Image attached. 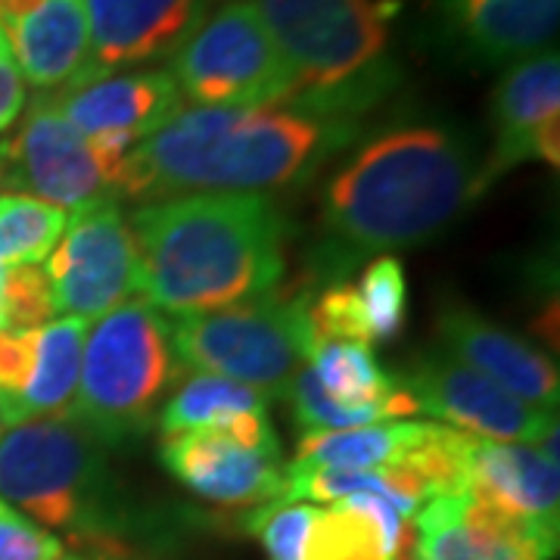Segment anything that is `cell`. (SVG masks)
Returning a JSON list of instances; mask_svg holds the SVG:
<instances>
[{
    "instance_id": "6da1fadb",
    "label": "cell",
    "mask_w": 560,
    "mask_h": 560,
    "mask_svg": "<svg viewBox=\"0 0 560 560\" xmlns=\"http://www.w3.org/2000/svg\"><path fill=\"white\" fill-rule=\"evenodd\" d=\"M131 234L140 300L175 318L265 300L283 278V221L265 194L156 200Z\"/></svg>"
},
{
    "instance_id": "7a4b0ae2",
    "label": "cell",
    "mask_w": 560,
    "mask_h": 560,
    "mask_svg": "<svg viewBox=\"0 0 560 560\" xmlns=\"http://www.w3.org/2000/svg\"><path fill=\"white\" fill-rule=\"evenodd\" d=\"M352 135V121L318 119L287 106H180L128 150L119 194L131 200H168L187 190L261 194L302 178Z\"/></svg>"
},
{
    "instance_id": "3957f363",
    "label": "cell",
    "mask_w": 560,
    "mask_h": 560,
    "mask_svg": "<svg viewBox=\"0 0 560 560\" xmlns=\"http://www.w3.org/2000/svg\"><path fill=\"white\" fill-rule=\"evenodd\" d=\"M482 194L464 135L405 125L364 143L327 187V224L352 256L401 249L440 234Z\"/></svg>"
},
{
    "instance_id": "277c9868",
    "label": "cell",
    "mask_w": 560,
    "mask_h": 560,
    "mask_svg": "<svg viewBox=\"0 0 560 560\" xmlns=\"http://www.w3.org/2000/svg\"><path fill=\"white\" fill-rule=\"evenodd\" d=\"M293 72L287 109L352 121L399 81L389 38L401 0H253Z\"/></svg>"
},
{
    "instance_id": "5b68a950",
    "label": "cell",
    "mask_w": 560,
    "mask_h": 560,
    "mask_svg": "<svg viewBox=\"0 0 560 560\" xmlns=\"http://www.w3.org/2000/svg\"><path fill=\"white\" fill-rule=\"evenodd\" d=\"M103 442L72 411L10 427L0 436V499L94 555L116 541L103 526Z\"/></svg>"
},
{
    "instance_id": "8992f818",
    "label": "cell",
    "mask_w": 560,
    "mask_h": 560,
    "mask_svg": "<svg viewBox=\"0 0 560 560\" xmlns=\"http://www.w3.org/2000/svg\"><path fill=\"white\" fill-rule=\"evenodd\" d=\"M178 374L172 327L147 300H125L88 327L69 411L106 445L140 436Z\"/></svg>"
},
{
    "instance_id": "52a82bcc",
    "label": "cell",
    "mask_w": 560,
    "mask_h": 560,
    "mask_svg": "<svg viewBox=\"0 0 560 560\" xmlns=\"http://www.w3.org/2000/svg\"><path fill=\"white\" fill-rule=\"evenodd\" d=\"M168 327L172 349L187 368L243 383L268 401L287 399L315 349L305 296H265L221 312L180 315Z\"/></svg>"
},
{
    "instance_id": "ba28073f",
    "label": "cell",
    "mask_w": 560,
    "mask_h": 560,
    "mask_svg": "<svg viewBox=\"0 0 560 560\" xmlns=\"http://www.w3.org/2000/svg\"><path fill=\"white\" fill-rule=\"evenodd\" d=\"M172 79L180 97L209 109L287 106L296 94L293 72L253 0H231L206 16L172 57Z\"/></svg>"
},
{
    "instance_id": "9c48e42d",
    "label": "cell",
    "mask_w": 560,
    "mask_h": 560,
    "mask_svg": "<svg viewBox=\"0 0 560 560\" xmlns=\"http://www.w3.org/2000/svg\"><path fill=\"white\" fill-rule=\"evenodd\" d=\"M54 308L66 318H103L138 293V243L116 202L79 209L47 256Z\"/></svg>"
},
{
    "instance_id": "30bf717a",
    "label": "cell",
    "mask_w": 560,
    "mask_h": 560,
    "mask_svg": "<svg viewBox=\"0 0 560 560\" xmlns=\"http://www.w3.org/2000/svg\"><path fill=\"white\" fill-rule=\"evenodd\" d=\"M50 103L81 138L94 143L116 194L128 150L150 138L184 106L168 69L101 72L72 79L50 94Z\"/></svg>"
},
{
    "instance_id": "8fae6325",
    "label": "cell",
    "mask_w": 560,
    "mask_h": 560,
    "mask_svg": "<svg viewBox=\"0 0 560 560\" xmlns=\"http://www.w3.org/2000/svg\"><path fill=\"white\" fill-rule=\"evenodd\" d=\"M0 153V162H7L0 180L57 209L79 212L116 197L101 153L62 119L50 97H38L28 106L20 131L3 143Z\"/></svg>"
},
{
    "instance_id": "7c38bea8",
    "label": "cell",
    "mask_w": 560,
    "mask_h": 560,
    "mask_svg": "<svg viewBox=\"0 0 560 560\" xmlns=\"http://www.w3.org/2000/svg\"><path fill=\"white\" fill-rule=\"evenodd\" d=\"M401 389L415 399L418 411H430L433 418L452 423V430L495 442H545V436L558 427L555 411H541L526 405L499 383L477 374L474 368L458 359L430 355L418 361Z\"/></svg>"
},
{
    "instance_id": "4fadbf2b",
    "label": "cell",
    "mask_w": 560,
    "mask_h": 560,
    "mask_svg": "<svg viewBox=\"0 0 560 560\" xmlns=\"http://www.w3.org/2000/svg\"><path fill=\"white\" fill-rule=\"evenodd\" d=\"M558 526L501 514L470 492L433 495L415 511L411 560H548Z\"/></svg>"
},
{
    "instance_id": "5bb4252c",
    "label": "cell",
    "mask_w": 560,
    "mask_h": 560,
    "mask_svg": "<svg viewBox=\"0 0 560 560\" xmlns=\"http://www.w3.org/2000/svg\"><path fill=\"white\" fill-rule=\"evenodd\" d=\"M495 147L480 165L486 190L504 172L523 162L541 160L551 168L560 162V57L541 50L529 60L514 62L492 94Z\"/></svg>"
},
{
    "instance_id": "9a60e30c",
    "label": "cell",
    "mask_w": 560,
    "mask_h": 560,
    "mask_svg": "<svg viewBox=\"0 0 560 560\" xmlns=\"http://www.w3.org/2000/svg\"><path fill=\"white\" fill-rule=\"evenodd\" d=\"M160 458L175 480L215 504H268L283 492L278 445H246L219 427L162 436Z\"/></svg>"
},
{
    "instance_id": "2e32d148",
    "label": "cell",
    "mask_w": 560,
    "mask_h": 560,
    "mask_svg": "<svg viewBox=\"0 0 560 560\" xmlns=\"http://www.w3.org/2000/svg\"><path fill=\"white\" fill-rule=\"evenodd\" d=\"M91 32V60L75 75H101L125 66L175 57L200 28L212 0H81Z\"/></svg>"
},
{
    "instance_id": "e0dca14e",
    "label": "cell",
    "mask_w": 560,
    "mask_h": 560,
    "mask_svg": "<svg viewBox=\"0 0 560 560\" xmlns=\"http://www.w3.org/2000/svg\"><path fill=\"white\" fill-rule=\"evenodd\" d=\"M442 32L477 66H514L558 38L560 0H440Z\"/></svg>"
},
{
    "instance_id": "ac0fdd59",
    "label": "cell",
    "mask_w": 560,
    "mask_h": 560,
    "mask_svg": "<svg viewBox=\"0 0 560 560\" xmlns=\"http://www.w3.org/2000/svg\"><path fill=\"white\" fill-rule=\"evenodd\" d=\"M440 334L452 359L474 368L477 374L499 383L501 389H508L511 396H517L533 408L541 411L558 408V368L517 334L486 320L464 305L442 308Z\"/></svg>"
},
{
    "instance_id": "d6986e66",
    "label": "cell",
    "mask_w": 560,
    "mask_h": 560,
    "mask_svg": "<svg viewBox=\"0 0 560 560\" xmlns=\"http://www.w3.org/2000/svg\"><path fill=\"white\" fill-rule=\"evenodd\" d=\"M470 495L501 514L558 526V458L521 442L474 436L470 445Z\"/></svg>"
},
{
    "instance_id": "ffe728a7",
    "label": "cell",
    "mask_w": 560,
    "mask_h": 560,
    "mask_svg": "<svg viewBox=\"0 0 560 560\" xmlns=\"http://www.w3.org/2000/svg\"><path fill=\"white\" fill-rule=\"evenodd\" d=\"M405 271L393 256L371 261L359 283H337L308 302V318L318 340L389 342L405 324Z\"/></svg>"
},
{
    "instance_id": "44dd1931",
    "label": "cell",
    "mask_w": 560,
    "mask_h": 560,
    "mask_svg": "<svg viewBox=\"0 0 560 560\" xmlns=\"http://www.w3.org/2000/svg\"><path fill=\"white\" fill-rule=\"evenodd\" d=\"M22 79L47 91L81 75L91 60V32L81 0H40L35 10L0 28Z\"/></svg>"
},
{
    "instance_id": "7402d4cb",
    "label": "cell",
    "mask_w": 560,
    "mask_h": 560,
    "mask_svg": "<svg viewBox=\"0 0 560 560\" xmlns=\"http://www.w3.org/2000/svg\"><path fill=\"white\" fill-rule=\"evenodd\" d=\"M408 551L411 529L399 511L374 495H352L318 511L302 560H396Z\"/></svg>"
},
{
    "instance_id": "603a6c76",
    "label": "cell",
    "mask_w": 560,
    "mask_h": 560,
    "mask_svg": "<svg viewBox=\"0 0 560 560\" xmlns=\"http://www.w3.org/2000/svg\"><path fill=\"white\" fill-rule=\"evenodd\" d=\"M88 327L91 324L84 318H60L35 330V361L28 381L16 399L0 408V420L7 427L69 411V401L79 389Z\"/></svg>"
},
{
    "instance_id": "cb8c5ba5",
    "label": "cell",
    "mask_w": 560,
    "mask_h": 560,
    "mask_svg": "<svg viewBox=\"0 0 560 560\" xmlns=\"http://www.w3.org/2000/svg\"><path fill=\"white\" fill-rule=\"evenodd\" d=\"M308 368L315 371L320 389L346 408L381 411L386 420L418 415L415 399L383 371L371 346L352 340H318Z\"/></svg>"
},
{
    "instance_id": "d4e9b609",
    "label": "cell",
    "mask_w": 560,
    "mask_h": 560,
    "mask_svg": "<svg viewBox=\"0 0 560 560\" xmlns=\"http://www.w3.org/2000/svg\"><path fill=\"white\" fill-rule=\"evenodd\" d=\"M430 423L418 420H383L334 433H308L296 448L300 464L312 467H340V470H377L405 460L420 445Z\"/></svg>"
},
{
    "instance_id": "484cf974",
    "label": "cell",
    "mask_w": 560,
    "mask_h": 560,
    "mask_svg": "<svg viewBox=\"0 0 560 560\" xmlns=\"http://www.w3.org/2000/svg\"><path fill=\"white\" fill-rule=\"evenodd\" d=\"M246 411H268V399L261 393H256V389L243 386V383L194 371L172 393L168 405L162 408L160 430L162 436L206 430V427L228 423L231 418L246 415Z\"/></svg>"
},
{
    "instance_id": "4316f807",
    "label": "cell",
    "mask_w": 560,
    "mask_h": 560,
    "mask_svg": "<svg viewBox=\"0 0 560 560\" xmlns=\"http://www.w3.org/2000/svg\"><path fill=\"white\" fill-rule=\"evenodd\" d=\"M66 231V212L28 194L0 197V268L38 265Z\"/></svg>"
},
{
    "instance_id": "83f0119b",
    "label": "cell",
    "mask_w": 560,
    "mask_h": 560,
    "mask_svg": "<svg viewBox=\"0 0 560 560\" xmlns=\"http://www.w3.org/2000/svg\"><path fill=\"white\" fill-rule=\"evenodd\" d=\"M57 315L50 280L38 265H16L3 268L0 287V330L25 334L50 324Z\"/></svg>"
},
{
    "instance_id": "f1b7e54d",
    "label": "cell",
    "mask_w": 560,
    "mask_h": 560,
    "mask_svg": "<svg viewBox=\"0 0 560 560\" xmlns=\"http://www.w3.org/2000/svg\"><path fill=\"white\" fill-rule=\"evenodd\" d=\"M318 517V508L302 501H268L246 517V533L265 545L271 560H302L308 529Z\"/></svg>"
},
{
    "instance_id": "f546056e",
    "label": "cell",
    "mask_w": 560,
    "mask_h": 560,
    "mask_svg": "<svg viewBox=\"0 0 560 560\" xmlns=\"http://www.w3.org/2000/svg\"><path fill=\"white\" fill-rule=\"evenodd\" d=\"M66 548L13 504L0 499V560H62Z\"/></svg>"
},
{
    "instance_id": "4dcf8cb0",
    "label": "cell",
    "mask_w": 560,
    "mask_h": 560,
    "mask_svg": "<svg viewBox=\"0 0 560 560\" xmlns=\"http://www.w3.org/2000/svg\"><path fill=\"white\" fill-rule=\"evenodd\" d=\"M35 361V330L10 334L0 330V408L20 396Z\"/></svg>"
},
{
    "instance_id": "1f68e13d",
    "label": "cell",
    "mask_w": 560,
    "mask_h": 560,
    "mask_svg": "<svg viewBox=\"0 0 560 560\" xmlns=\"http://www.w3.org/2000/svg\"><path fill=\"white\" fill-rule=\"evenodd\" d=\"M22 109H25V81L3 38L0 40V135L20 119Z\"/></svg>"
},
{
    "instance_id": "d6a6232c",
    "label": "cell",
    "mask_w": 560,
    "mask_h": 560,
    "mask_svg": "<svg viewBox=\"0 0 560 560\" xmlns=\"http://www.w3.org/2000/svg\"><path fill=\"white\" fill-rule=\"evenodd\" d=\"M40 0H0V28L25 16L28 10H35Z\"/></svg>"
},
{
    "instance_id": "836d02e7",
    "label": "cell",
    "mask_w": 560,
    "mask_h": 560,
    "mask_svg": "<svg viewBox=\"0 0 560 560\" xmlns=\"http://www.w3.org/2000/svg\"><path fill=\"white\" fill-rule=\"evenodd\" d=\"M94 560H128V558H125V551H121V555H103V558H94Z\"/></svg>"
},
{
    "instance_id": "e575fe53",
    "label": "cell",
    "mask_w": 560,
    "mask_h": 560,
    "mask_svg": "<svg viewBox=\"0 0 560 560\" xmlns=\"http://www.w3.org/2000/svg\"><path fill=\"white\" fill-rule=\"evenodd\" d=\"M62 560H94V558H88V555H66Z\"/></svg>"
},
{
    "instance_id": "d590c367",
    "label": "cell",
    "mask_w": 560,
    "mask_h": 560,
    "mask_svg": "<svg viewBox=\"0 0 560 560\" xmlns=\"http://www.w3.org/2000/svg\"><path fill=\"white\" fill-rule=\"evenodd\" d=\"M0 172H3V162H0Z\"/></svg>"
},
{
    "instance_id": "8d00e7d4",
    "label": "cell",
    "mask_w": 560,
    "mask_h": 560,
    "mask_svg": "<svg viewBox=\"0 0 560 560\" xmlns=\"http://www.w3.org/2000/svg\"><path fill=\"white\" fill-rule=\"evenodd\" d=\"M0 40H3V32H0Z\"/></svg>"
}]
</instances>
